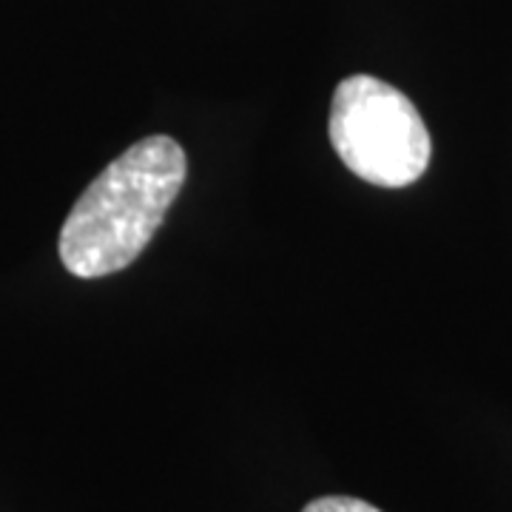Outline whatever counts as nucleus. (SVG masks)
Here are the masks:
<instances>
[{
    "instance_id": "3",
    "label": "nucleus",
    "mask_w": 512,
    "mask_h": 512,
    "mask_svg": "<svg viewBox=\"0 0 512 512\" xmlns=\"http://www.w3.org/2000/svg\"><path fill=\"white\" fill-rule=\"evenodd\" d=\"M302 512H382L379 507L367 504L362 498H350V495H325L316 498Z\"/></svg>"
},
{
    "instance_id": "2",
    "label": "nucleus",
    "mask_w": 512,
    "mask_h": 512,
    "mask_svg": "<svg viewBox=\"0 0 512 512\" xmlns=\"http://www.w3.org/2000/svg\"><path fill=\"white\" fill-rule=\"evenodd\" d=\"M330 146L379 188H407L430 165L433 143L413 100L370 74L342 80L330 103Z\"/></svg>"
},
{
    "instance_id": "1",
    "label": "nucleus",
    "mask_w": 512,
    "mask_h": 512,
    "mask_svg": "<svg viewBox=\"0 0 512 512\" xmlns=\"http://www.w3.org/2000/svg\"><path fill=\"white\" fill-rule=\"evenodd\" d=\"M183 146L154 134L126 148L74 202L60 228V259L80 279L117 274L146 251L183 191Z\"/></svg>"
}]
</instances>
